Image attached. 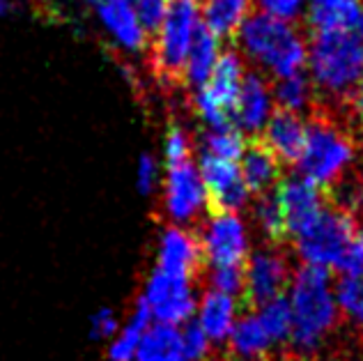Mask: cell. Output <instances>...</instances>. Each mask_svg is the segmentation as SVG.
Listing matches in <instances>:
<instances>
[{
  "instance_id": "1",
  "label": "cell",
  "mask_w": 363,
  "mask_h": 361,
  "mask_svg": "<svg viewBox=\"0 0 363 361\" xmlns=\"http://www.w3.org/2000/svg\"><path fill=\"white\" fill-rule=\"evenodd\" d=\"M292 283V329H290V350L294 357L315 359V352L322 348L338 325V306L331 294V274L327 267L318 265H301L294 272Z\"/></svg>"
},
{
  "instance_id": "2",
  "label": "cell",
  "mask_w": 363,
  "mask_h": 361,
  "mask_svg": "<svg viewBox=\"0 0 363 361\" xmlns=\"http://www.w3.org/2000/svg\"><path fill=\"white\" fill-rule=\"evenodd\" d=\"M294 249L306 265L336 270L342 277L363 272V226L357 216L327 203L322 214L294 237Z\"/></svg>"
},
{
  "instance_id": "3",
  "label": "cell",
  "mask_w": 363,
  "mask_h": 361,
  "mask_svg": "<svg viewBox=\"0 0 363 361\" xmlns=\"http://www.w3.org/2000/svg\"><path fill=\"white\" fill-rule=\"evenodd\" d=\"M354 138L350 129L333 113V104L313 99L308 122H306V145L299 159L301 177L322 189L333 187L350 170L354 159Z\"/></svg>"
},
{
  "instance_id": "4",
  "label": "cell",
  "mask_w": 363,
  "mask_h": 361,
  "mask_svg": "<svg viewBox=\"0 0 363 361\" xmlns=\"http://www.w3.org/2000/svg\"><path fill=\"white\" fill-rule=\"evenodd\" d=\"M313 85L327 104H347L363 74V40L354 30L313 33L308 46Z\"/></svg>"
},
{
  "instance_id": "5",
  "label": "cell",
  "mask_w": 363,
  "mask_h": 361,
  "mask_svg": "<svg viewBox=\"0 0 363 361\" xmlns=\"http://www.w3.org/2000/svg\"><path fill=\"white\" fill-rule=\"evenodd\" d=\"M196 0H168L155 35H150V67L164 88H184L186 55L196 30Z\"/></svg>"
},
{
  "instance_id": "6",
  "label": "cell",
  "mask_w": 363,
  "mask_h": 361,
  "mask_svg": "<svg viewBox=\"0 0 363 361\" xmlns=\"http://www.w3.org/2000/svg\"><path fill=\"white\" fill-rule=\"evenodd\" d=\"M242 46L246 55L264 70H269L276 79L299 74L306 65L308 49L294 28L281 18L269 14L248 16L242 26Z\"/></svg>"
},
{
  "instance_id": "7",
  "label": "cell",
  "mask_w": 363,
  "mask_h": 361,
  "mask_svg": "<svg viewBox=\"0 0 363 361\" xmlns=\"http://www.w3.org/2000/svg\"><path fill=\"white\" fill-rule=\"evenodd\" d=\"M244 81V65L233 49L216 58L212 74L194 97L196 111L214 129H237L235 106Z\"/></svg>"
},
{
  "instance_id": "8",
  "label": "cell",
  "mask_w": 363,
  "mask_h": 361,
  "mask_svg": "<svg viewBox=\"0 0 363 361\" xmlns=\"http://www.w3.org/2000/svg\"><path fill=\"white\" fill-rule=\"evenodd\" d=\"M292 260L283 246H269L248 258L246 267V290L240 299V309L253 313L276 297H283L292 279Z\"/></svg>"
},
{
  "instance_id": "9",
  "label": "cell",
  "mask_w": 363,
  "mask_h": 361,
  "mask_svg": "<svg viewBox=\"0 0 363 361\" xmlns=\"http://www.w3.org/2000/svg\"><path fill=\"white\" fill-rule=\"evenodd\" d=\"M200 179L205 187V207L209 216L240 212L248 201V189L237 161H228L214 155L200 159Z\"/></svg>"
},
{
  "instance_id": "10",
  "label": "cell",
  "mask_w": 363,
  "mask_h": 361,
  "mask_svg": "<svg viewBox=\"0 0 363 361\" xmlns=\"http://www.w3.org/2000/svg\"><path fill=\"white\" fill-rule=\"evenodd\" d=\"M207 260L198 233H186L182 228L168 226L159 244L157 270L186 283L200 281L207 272Z\"/></svg>"
},
{
  "instance_id": "11",
  "label": "cell",
  "mask_w": 363,
  "mask_h": 361,
  "mask_svg": "<svg viewBox=\"0 0 363 361\" xmlns=\"http://www.w3.org/2000/svg\"><path fill=\"white\" fill-rule=\"evenodd\" d=\"M205 260L209 267L248 262V240L242 218L235 212L209 216L205 231L200 233Z\"/></svg>"
},
{
  "instance_id": "12",
  "label": "cell",
  "mask_w": 363,
  "mask_h": 361,
  "mask_svg": "<svg viewBox=\"0 0 363 361\" xmlns=\"http://www.w3.org/2000/svg\"><path fill=\"white\" fill-rule=\"evenodd\" d=\"M191 283L170 277L166 272L155 270L147 281L145 288V301L161 325H179V322L191 320L194 313V292H191Z\"/></svg>"
},
{
  "instance_id": "13",
  "label": "cell",
  "mask_w": 363,
  "mask_h": 361,
  "mask_svg": "<svg viewBox=\"0 0 363 361\" xmlns=\"http://www.w3.org/2000/svg\"><path fill=\"white\" fill-rule=\"evenodd\" d=\"M276 196H279V203L283 207L288 231L294 237L303 233L327 207L322 189L308 182L306 177H283L276 184Z\"/></svg>"
},
{
  "instance_id": "14",
  "label": "cell",
  "mask_w": 363,
  "mask_h": 361,
  "mask_svg": "<svg viewBox=\"0 0 363 361\" xmlns=\"http://www.w3.org/2000/svg\"><path fill=\"white\" fill-rule=\"evenodd\" d=\"M166 214L173 221H191L196 218L198 210L205 203V187L200 173L194 164L182 161V164L168 166V179H166Z\"/></svg>"
},
{
  "instance_id": "15",
  "label": "cell",
  "mask_w": 363,
  "mask_h": 361,
  "mask_svg": "<svg viewBox=\"0 0 363 361\" xmlns=\"http://www.w3.org/2000/svg\"><path fill=\"white\" fill-rule=\"evenodd\" d=\"M262 140L274 152L283 166H297L306 145V125L297 113L274 109L264 125Z\"/></svg>"
},
{
  "instance_id": "16",
  "label": "cell",
  "mask_w": 363,
  "mask_h": 361,
  "mask_svg": "<svg viewBox=\"0 0 363 361\" xmlns=\"http://www.w3.org/2000/svg\"><path fill=\"white\" fill-rule=\"evenodd\" d=\"M272 116V85L260 74H244L235 106V127L257 136Z\"/></svg>"
},
{
  "instance_id": "17",
  "label": "cell",
  "mask_w": 363,
  "mask_h": 361,
  "mask_svg": "<svg viewBox=\"0 0 363 361\" xmlns=\"http://www.w3.org/2000/svg\"><path fill=\"white\" fill-rule=\"evenodd\" d=\"M242 177L251 196H260L272 191L283 179V164L269 150L262 136H248L244 155H242Z\"/></svg>"
},
{
  "instance_id": "18",
  "label": "cell",
  "mask_w": 363,
  "mask_h": 361,
  "mask_svg": "<svg viewBox=\"0 0 363 361\" xmlns=\"http://www.w3.org/2000/svg\"><path fill=\"white\" fill-rule=\"evenodd\" d=\"M363 18V0H308V21L313 33L357 30Z\"/></svg>"
},
{
  "instance_id": "19",
  "label": "cell",
  "mask_w": 363,
  "mask_h": 361,
  "mask_svg": "<svg viewBox=\"0 0 363 361\" xmlns=\"http://www.w3.org/2000/svg\"><path fill=\"white\" fill-rule=\"evenodd\" d=\"M99 18L116 35V40L131 51L147 46V33L129 0H99Z\"/></svg>"
},
{
  "instance_id": "20",
  "label": "cell",
  "mask_w": 363,
  "mask_h": 361,
  "mask_svg": "<svg viewBox=\"0 0 363 361\" xmlns=\"http://www.w3.org/2000/svg\"><path fill=\"white\" fill-rule=\"evenodd\" d=\"M251 9L253 0H203V23L218 42H235Z\"/></svg>"
},
{
  "instance_id": "21",
  "label": "cell",
  "mask_w": 363,
  "mask_h": 361,
  "mask_svg": "<svg viewBox=\"0 0 363 361\" xmlns=\"http://www.w3.org/2000/svg\"><path fill=\"white\" fill-rule=\"evenodd\" d=\"M218 58V40L205 23H196L194 40L186 55V70H184V83L186 88H200L212 74V67Z\"/></svg>"
},
{
  "instance_id": "22",
  "label": "cell",
  "mask_w": 363,
  "mask_h": 361,
  "mask_svg": "<svg viewBox=\"0 0 363 361\" xmlns=\"http://www.w3.org/2000/svg\"><path fill=\"white\" fill-rule=\"evenodd\" d=\"M253 221L257 226V231L262 233L264 242L269 246H285L288 244L290 231H288V223H285L279 196H276V187L272 189V191H264L260 196H255Z\"/></svg>"
},
{
  "instance_id": "23",
  "label": "cell",
  "mask_w": 363,
  "mask_h": 361,
  "mask_svg": "<svg viewBox=\"0 0 363 361\" xmlns=\"http://www.w3.org/2000/svg\"><path fill=\"white\" fill-rule=\"evenodd\" d=\"M136 361H184L179 331L173 325L147 327L138 343Z\"/></svg>"
},
{
  "instance_id": "24",
  "label": "cell",
  "mask_w": 363,
  "mask_h": 361,
  "mask_svg": "<svg viewBox=\"0 0 363 361\" xmlns=\"http://www.w3.org/2000/svg\"><path fill=\"white\" fill-rule=\"evenodd\" d=\"M235 299L223 292H207L200 306V327L205 329L209 340H225L233 331Z\"/></svg>"
},
{
  "instance_id": "25",
  "label": "cell",
  "mask_w": 363,
  "mask_h": 361,
  "mask_svg": "<svg viewBox=\"0 0 363 361\" xmlns=\"http://www.w3.org/2000/svg\"><path fill=\"white\" fill-rule=\"evenodd\" d=\"M230 352L237 357H246V359H257L269 355V345L272 340L267 336L264 327L260 325V318L248 313L244 316L230 331Z\"/></svg>"
},
{
  "instance_id": "26",
  "label": "cell",
  "mask_w": 363,
  "mask_h": 361,
  "mask_svg": "<svg viewBox=\"0 0 363 361\" xmlns=\"http://www.w3.org/2000/svg\"><path fill=\"white\" fill-rule=\"evenodd\" d=\"M150 318H152V311L147 306L145 297H138L136 299V311H133L127 329L122 331V336L111 348V352H108L111 361H131L133 357H136V350H138V343L143 338V331L150 327Z\"/></svg>"
},
{
  "instance_id": "27",
  "label": "cell",
  "mask_w": 363,
  "mask_h": 361,
  "mask_svg": "<svg viewBox=\"0 0 363 361\" xmlns=\"http://www.w3.org/2000/svg\"><path fill=\"white\" fill-rule=\"evenodd\" d=\"M272 94H274V99H276V109L297 113V116H299V111H303L315 99L311 81L306 79L301 72L276 81L272 85Z\"/></svg>"
},
{
  "instance_id": "28",
  "label": "cell",
  "mask_w": 363,
  "mask_h": 361,
  "mask_svg": "<svg viewBox=\"0 0 363 361\" xmlns=\"http://www.w3.org/2000/svg\"><path fill=\"white\" fill-rule=\"evenodd\" d=\"M336 299L342 316L354 322V327L363 329V272L338 279Z\"/></svg>"
},
{
  "instance_id": "29",
  "label": "cell",
  "mask_w": 363,
  "mask_h": 361,
  "mask_svg": "<svg viewBox=\"0 0 363 361\" xmlns=\"http://www.w3.org/2000/svg\"><path fill=\"white\" fill-rule=\"evenodd\" d=\"M260 325L264 327L267 336L274 343L279 340H288L290 338V329H292V311H290V301L285 297H276L269 304H264L260 316Z\"/></svg>"
},
{
  "instance_id": "30",
  "label": "cell",
  "mask_w": 363,
  "mask_h": 361,
  "mask_svg": "<svg viewBox=\"0 0 363 361\" xmlns=\"http://www.w3.org/2000/svg\"><path fill=\"white\" fill-rule=\"evenodd\" d=\"M203 143L207 148V155L221 157L228 161H240L246 148V138L240 129H214L207 131Z\"/></svg>"
},
{
  "instance_id": "31",
  "label": "cell",
  "mask_w": 363,
  "mask_h": 361,
  "mask_svg": "<svg viewBox=\"0 0 363 361\" xmlns=\"http://www.w3.org/2000/svg\"><path fill=\"white\" fill-rule=\"evenodd\" d=\"M246 265H225V267H214L212 272V286L216 292L230 294L237 297V301L242 299V294L246 290Z\"/></svg>"
},
{
  "instance_id": "32",
  "label": "cell",
  "mask_w": 363,
  "mask_h": 361,
  "mask_svg": "<svg viewBox=\"0 0 363 361\" xmlns=\"http://www.w3.org/2000/svg\"><path fill=\"white\" fill-rule=\"evenodd\" d=\"M182 348H184V361H205L209 355V338L200 322L189 320L184 336H182Z\"/></svg>"
},
{
  "instance_id": "33",
  "label": "cell",
  "mask_w": 363,
  "mask_h": 361,
  "mask_svg": "<svg viewBox=\"0 0 363 361\" xmlns=\"http://www.w3.org/2000/svg\"><path fill=\"white\" fill-rule=\"evenodd\" d=\"M189 159H191L189 138L184 131H182V127L173 122L168 129V138H166V161H168V166H175Z\"/></svg>"
},
{
  "instance_id": "34",
  "label": "cell",
  "mask_w": 363,
  "mask_h": 361,
  "mask_svg": "<svg viewBox=\"0 0 363 361\" xmlns=\"http://www.w3.org/2000/svg\"><path fill=\"white\" fill-rule=\"evenodd\" d=\"M306 0H257L262 14H269L274 18H281V21H288L299 14V9L303 7Z\"/></svg>"
},
{
  "instance_id": "35",
  "label": "cell",
  "mask_w": 363,
  "mask_h": 361,
  "mask_svg": "<svg viewBox=\"0 0 363 361\" xmlns=\"http://www.w3.org/2000/svg\"><path fill=\"white\" fill-rule=\"evenodd\" d=\"M157 182V164L150 155H143L140 166H138V187L143 194H152Z\"/></svg>"
},
{
  "instance_id": "36",
  "label": "cell",
  "mask_w": 363,
  "mask_h": 361,
  "mask_svg": "<svg viewBox=\"0 0 363 361\" xmlns=\"http://www.w3.org/2000/svg\"><path fill=\"white\" fill-rule=\"evenodd\" d=\"M116 329H118V320L113 318V313L108 309H101L97 316L92 318V336L94 338L111 336Z\"/></svg>"
},
{
  "instance_id": "37",
  "label": "cell",
  "mask_w": 363,
  "mask_h": 361,
  "mask_svg": "<svg viewBox=\"0 0 363 361\" xmlns=\"http://www.w3.org/2000/svg\"><path fill=\"white\" fill-rule=\"evenodd\" d=\"M350 106L354 109V113H357V118H359V122H361V127H363V74H361V79H359V83H357V88H354V92H352V97H350Z\"/></svg>"
},
{
  "instance_id": "38",
  "label": "cell",
  "mask_w": 363,
  "mask_h": 361,
  "mask_svg": "<svg viewBox=\"0 0 363 361\" xmlns=\"http://www.w3.org/2000/svg\"><path fill=\"white\" fill-rule=\"evenodd\" d=\"M212 361H257V359H242V357H237V355H233V352H228V355L216 357V359H212Z\"/></svg>"
},
{
  "instance_id": "39",
  "label": "cell",
  "mask_w": 363,
  "mask_h": 361,
  "mask_svg": "<svg viewBox=\"0 0 363 361\" xmlns=\"http://www.w3.org/2000/svg\"><path fill=\"white\" fill-rule=\"evenodd\" d=\"M257 361H279V359L272 357V355H264V357H257Z\"/></svg>"
},
{
  "instance_id": "40",
  "label": "cell",
  "mask_w": 363,
  "mask_h": 361,
  "mask_svg": "<svg viewBox=\"0 0 363 361\" xmlns=\"http://www.w3.org/2000/svg\"><path fill=\"white\" fill-rule=\"evenodd\" d=\"M7 12V3L5 0H0V14H5Z\"/></svg>"
},
{
  "instance_id": "41",
  "label": "cell",
  "mask_w": 363,
  "mask_h": 361,
  "mask_svg": "<svg viewBox=\"0 0 363 361\" xmlns=\"http://www.w3.org/2000/svg\"><path fill=\"white\" fill-rule=\"evenodd\" d=\"M359 28H361V33H363V18H361V26ZM361 40H363V35H361Z\"/></svg>"
},
{
  "instance_id": "42",
  "label": "cell",
  "mask_w": 363,
  "mask_h": 361,
  "mask_svg": "<svg viewBox=\"0 0 363 361\" xmlns=\"http://www.w3.org/2000/svg\"><path fill=\"white\" fill-rule=\"evenodd\" d=\"M92 3H99V0H92Z\"/></svg>"
},
{
  "instance_id": "43",
  "label": "cell",
  "mask_w": 363,
  "mask_h": 361,
  "mask_svg": "<svg viewBox=\"0 0 363 361\" xmlns=\"http://www.w3.org/2000/svg\"><path fill=\"white\" fill-rule=\"evenodd\" d=\"M129 3H136V0H129Z\"/></svg>"
}]
</instances>
